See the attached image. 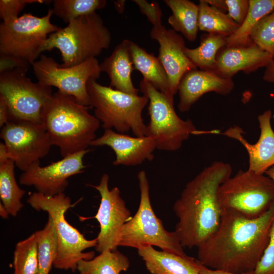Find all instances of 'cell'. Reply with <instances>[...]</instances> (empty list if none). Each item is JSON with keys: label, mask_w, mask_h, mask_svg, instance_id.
<instances>
[{"label": "cell", "mask_w": 274, "mask_h": 274, "mask_svg": "<svg viewBox=\"0 0 274 274\" xmlns=\"http://www.w3.org/2000/svg\"><path fill=\"white\" fill-rule=\"evenodd\" d=\"M218 197L222 210H232L247 218H256L274 203V182L264 174L240 170L220 185Z\"/></svg>", "instance_id": "obj_8"}, {"label": "cell", "mask_w": 274, "mask_h": 274, "mask_svg": "<svg viewBox=\"0 0 274 274\" xmlns=\"http://www.w3.org/2000/svg\"><path fill=\"white\" fill-rule=\"evenodd\" d=\"M111 34L97 13L80 17L50 34L43 52L59 50L63 67H70L96 58L109 47Z\"/></svg>", "instance_id": "obj_4"}, {"label": "cell", "mask_w": 274, "mask_h": 274, "mask_svg": "<svg viewBox=\"0 0 274 274\" xmlns=\"http://www.w3.org/2000/svg\"><path fill=\"white\" fill-rule=\"evenodd\" d=\"M274 182V166L269 168L265 173Z\"/></svg>", "instance_id": "obj_46"}, {"label": "cell", "mask_w": 274, "mask_h": 274, "mask_svg": "<svg viewBox=\"0 0 274 274\" xmlns=\"http://www.w3.org/2000/svg\"><path fill=\"white\" fill-rule=\"evenodd\" d=\"M130 42L125 39L119 43L111 54L99 64V66L101 72L108 75L111 87L126 93L138 95L139 90L134 86L131 77L134 67Z\"/></svg>", "instance_id": "obj_21"}, {"label": "cell", "mask_w": 274, "mask_h": 274, "mask_svg": "<svg viewBox=\"0 0 274 274\" xmlns=\"http://www.w3.org/2000/svg\"><path fill=\"white\" fill-rule=\"evenodd\" d=\"M254 271L255 274H274V219L268 244Z\"/></svg>", "instance_id": "obj_35"}, {"label": "cell", "mask_w": 274, "mask_h": 274, "mask_svg": "<svg viewBox=\"0 0 274 274\" xmlns=\"http://www.w3.org/2000/svg\"><path fill=\"white\" fill-rule=\"evenodd\" d=\"M196 263L199 274H255L254 271L246 273H234L213 269L203 265L197 259H196Z\"/></svg>", "instance_id": "obj_40"}, {"label": "cell", "mask_w": 274, "mask_h": 274, "mask_svg": "<svg viewBox=\"0 0 274 274\" xmlns=\"http://www.w3.org/2000/svg\"><path fill=\"white\" fill-rule=\"evenodd\" d=\"M9 154L15 165L24 172L49 153L53 145L41 123L25 121H10L1 129Z\"/></svg>", "instance_id": "obj_13"}, {"label": "cell", "mask_w": 274, "mask_h": 274, "mask_svg": "<svg viewBox=\"0 0 274 274\" xmlns=\"http://www.w3.org/2000/svg\"><path fill=\"white\" fill-rule=\"evenodd\" d=\"M140 201L134 215L122 227L118 246L136 248L142 246H157L162 251L186 257L180 239L174 231H168L155 215L151 204L149 183L146 172L138 174Z\"/></svg>", "instance_id": "obj_7"}, {"label": "cell", "mask_w": 274, "mask_h": 274, "mask_svg": "<svg viewBox=\"0 0 274 274\" xmlns=\"http://www.w3.org/2000/svg\"><path fill=\"white\" fill-rule=\"evenodd\" d=\"M150 36L159 44L158 57L166 72L170 93L174 96L183 76L197 68L185 53L186 47L182 36L173 29H167L163 25L153 27Z\"/></svg>", "instance_id": "obj_16"}, {"label": "cell", "mask_w": 274, "mask_h": 274, "mask_svg": "<svg viewBox=\"0 0 274 274\" xmlns=\"http://www.w3.org/2000/svg\"><path fill=\"white\" fill-rule=\"evenodd\" d=\"M232 171L230 164L215 161L186 185L173 206L179 219L175 231L183 248L198 247L218 228L222 210L218 191Z\"/></svg>", "instance_id": "obj_2"}, {"label": "cell", "mask_w": 274, "mask_h": 274, "mask_svg": "<svg viewBox=\"0 0 274 274\" xmlns=\"http://www.w3.org/2000/svg\"><path fill=\"white\" fill-rule=\"evenodd\" d=\"M109 180V175L104 174L98 185H89L97 190L101 197L97 212L94 216L100 225L95 247L96 251L100 253L116 250L122 227L131 218L130 212L120 195L119 189L114 187L110 189Z\"/></svg>", "instance_id": "obj_14"}, {"label": "cell", "mask_w": 274, "mask_h": 274, "mask_svg": "<svg viewBox=\"0 0 274 274\" xmlns=\"http://www.w3.org/2000/svg\"><path fill=\"white\" fill-rule=\"evenodd\" d=\"M15 166L14 162L11 159L0 164L1 199L9 214L14 217L23 208L21 200L26 192L17 184Z\"/></svg>", "instance_id": "obj_28"}, {"label": "cell", "mask_w": 274, "mask_h": 274, "mask_svg": "<svg viewBox=\"0 0 274 274\" xmlns=\"http://www.w3.org/2000/svg\"><path fill=\"white\" fill-rule=\"evenodd\" d=\"M53 12L44 16L24 13L16 19L0 25V54L11 56L32 65L43 52L49 36L61 27L50 21Z\"/></svg>", "instance_id": "obj_9"}, {"label": "cell", "mask_w": 274, "mask_h": 274, "mask_svg": "<svg viewBox=\"0 0 274 274\" xmlns=\"http://www.w3.org/2000/svg\"><path fill=\"white\" fill-rule=\"evenodd\" d=\"M114 6L116 10L120 14L123 13L125 7V1H116L114 2Z\"/></svg>", "instance_id": "obj_44"}, {"label": "cell", "mask_w": 274, "mask_h": 274, "mask_svg": "<svg viewBox=\"0 0 274 274\" xmlns=\"http://www.w3.org/2000/svg\"><path fill=\"white\" fill-rule=\"evenodd\" d=\"M9 121V109L3 96L0 95V127L2 128Z\"/></svg>", "instance_id": "obj_39"}, {"label": "cell", "mask_w": 274, "mask_h": 274, "mask_svg": "<svg viewBox=\"0 0 274 274\" xmlns=\"http://www.w3.org/2000/svg\"><path fill=\"white\" fill-rule=\"evenodd\" d=\"M272 112L264 111L258 116L260 134L257 142L249 143L244 137L243 129L236 125L230 127L225 132L217 133L236 140L245 147L249 155L248 169L263 175L274 166V131L271 125Z\"/></svg>", "instance_id": "obj_18"}, {"label": "cell", "mask_w": 274, "mask_h": 274, "mask_svg": "<svg viewBox=\"0 0 274 274\" xmlns=\"http://www.w3.org/2000/svg\"><path fill=\"white\" fill-rule=\"evenodd\" d=\"M13 267V274H38V247L34 233L16 244Z\"/></svg>", "instance_id": "obj_32"}, {"label": "cell", "mask_w": 274, "mask_h": 274, "mask_svg": "<svg viewBox=\"0 0 274 274\" xmlns=\"http://www.w3.org/2000/svg\"><path fill=\"white\" fill-rule=\"evenodd\" d=\"M204 1L210 5L224 12L227 11L225 0H204Z\"/></svg>", "instance_id": "obj_42"}, {"label": "cell", "mask_w": 274, "mask_h": 274, "mask_svg": "<svg viewBox=\"0 0 274 274\" xmlns=\"http://www.w3.org/2000/svg\"><path fill=\"white\" fill-rule=\"evenodd\" d=\"M133 2L138 6L141 12L146 15L153 27L162 25V11L157 2L149 3L146 0H133Z\"/></svg>", "instance_id": "obj_37"}, {"label": "cell", "mask_w": 274, "mask_h": 274, "mask_svg": "<svg viewBox=\"0 0 274 274\" xmlns=\"http://www.w3.org/2000/svg\"><path fill=\"white\" fill-rule=\"evenodd\" d=\"M32 66L38 82L54 86L59 92L72 96L82 105L90 107L87 83L90 79H98L101 72L96 58L74 66L63 67L52 57L41 55Z\"/></svg>", "instance_id": "obj_12"}, {"label": "cell", "mask_w": 274, "mask_h": 274, "mask_svg": "<svg viewBox=\"0 0 274 274\" xmlns=\"http://www.w3.org/2000/svg\"><path fill=\"white\" fill-rule=\"evenodd\" d=\"M89 108L59 91L44 106L42 124L63 157L88 149L96 139L100 122L89 113Z\"/></svg>", "instance_id": "obj_3"}, {"label": "cell", "mask_w": 274, "mask_h": 274, "mask_svg": "<svg viewBox=\"0 0 274 274\" xmlns=\"http://www.w3.org/2000/svg\"><path fill=\"white\" fill-rule=\"evenodd\" d=\"M9 213L2 202L0 203V215L3 219H8Z\"/></svg>", "instance_id": "obj_45"}, {"label": "cell", "mask_w": 274, "mask_h": 274, "mask_svg": "<svg viewBox=\"0 0 274 274\" xmlns=\"http://www.w3.org/2000/svg\"><path fill=\"white\" fill-rule=\"evenodd\" d=\"M273 59L254 43L247 46H225L218 52L212 72L222 78L232 79L239 72L249 74L266 67Z\"/></svg>", "instance_id": "obj_19"}, {"label": "cell", "mask_w": 274, "mask_h": 274, "mask_svg": "<svg viewBox=\"0 0 274 274\" xmlns=\"http://www.w3.org/2000/svg\"><path fill=\"white\" fill-rule=\"evenodd\" d=\"M226 38L219 35L205 34L201 37L199 46L194 49L186 47L185 53L197 68L212 72L215 65L218 52L226 46Z\"/></svg>", "instance_id": "obj_29"}, {"label": "cell", "mask_w": 274, "mask_h": 274, "mask_svg": "<svg viewBox=\"0 0 274 274\" xmlns=\"http://www.w3.org/2000/svg\"><path fill=\"white\" fill-rule=\"evenodd\" d=\"M44 0H1L0 16L3 22H7L16 19L19 13L27 4L48 3Z\"/></svg>", "instance_id": "obj_34"}, {"label": "cell", "mask_w": 274, "mask_h": 274, "mask_svg": "<svg viewBox=\"0 0 274 274\" xmlns=\"http://www.w3.org/2000/svg\"><path fill=\"white\" fill-rule=\"evenodd\" d=\"M263 80L274 84V58L265 67L263 75Z\"/></svg>", "instance_id": "obj_41"}, {"label": "cell", "mask_w": 274, "mask_h": 274, "mask_svg": "<svg viewBox=\"0 0 274 274\" xmlns=\"http://www.w3.org/2000/svg\"><path fill=\"white\" fill-rule=\"evenodd\" d=\"M130 52L134 69L142 74L144 79L174 101L166 72L158 57L148 53L132 41L130 42Z\"/></svg>", "instance_id": "obj_23"}, {"label": "cell", "mask_w": 274, "mask_h": 274, "mask_svg": "<svg viewBox=\"0 0 274 274\" xmlns=\"http://www.w3.org/2000/svg\"><path fill=\"white\" fill-rule=\"evenodd\" d=\"M34 234L38 247V274H49L58 250L57 236L52 218L48 216L44 227Z\"/></svg>", "instance_id": "obj_30"}, {"label": "cell", "mask_w": 274, "mask_h": 274, "mask_svg": "<svg viewBox=\"0 0 274 274\" xmlns=\"http://www.w3.org/2000/svg\"><path fill=\"white\" fill-rule=\"evenodd\" d=\"M52 11L53 14L68 23L80 17L96 12L104 8L106 0H54Z\"/></svg>", "instance_id": "obj_31"}, {"label": "cell", "mask_w": 274, "mask_h": 274, "mask_svg": "<svg viewBox=\"0 0 274 274\" xmlns=\"http://www.w3.org/2000/svg\"><path fill=\"white\" fill-rule=\"evenodd\" d=\"M30 206L37 211L48 213L54 224L57 240L58 250L53 266L57 269H77L78 262L82 259L94 258V252H83L85 250L96 247L97 238L86 239L65 218V213L72 207L71 200L64 193L54 196H46L39 192L32 193L27 199Z\"/></svg>", "instance_id": "obj_6"}, {"label": "cell", "mask_w": 274, "mask_h": 274, "mask_svg": "<svg viewBox=\"0 0 274 274\" xmlns=\"http://www.w3.org/2000/svg\"><path fill=\"white\" fill-rule=\"evenodd\" d=\"M89 151L87 149L67 155L45 166L36 163L23 172L19 183L33 186L38 192L46 196L64 193L68 185V179L84 172L86 166L83 158Z\"/></svg>", "instance_id": "obj_15"}, {"label": "cell", "mask_w": 274, "mask_h": 274, "mask_svg": "<svg viewBox=\"0 0 274 274\" xmlns=\"http://www.w3.org/2000/svg\"><path fill=\"white\" fill-rule=\"evenodd\" d=\"M0 73L19 67H28V65L15 58L0 54Z\"/></svg>", "instance_id": "obj_38"}, {"label": "cell", "mask_w": 274, "mask_h": 274, "mask_svg": "<svg viewBox=\"0 0 274 274\" xmlns=\"http://www.w3.org/2000/svg\"><path fill=\"white\" fill-rule=\"evenodd\" d=\"M8 152L4 143H0V164L9 159Z\"/></svg>", "instance_id": "obj_43"}, {"label": "cell", "mask_w": 274, "mask_h": 274, "mask_svg": "<svg viewBox=\"0 0 274 274\" xmlns=\"http://www.w3.org/2000/svg\"><path fill=\"white\" fill-rule=\"evenodd\" d=\"M138 252L151 274H199L196 259L189 256L158 251L152 246H141Z\"/></svg>", "instance_id": "obj_22"}, {"label": "cell", "mask_w": 274, "mask_h": 274, "mask_svg": "<svg viewBox=\"0 0 274 274\" xmlns=\"http://www.w3.org/2000/svg\"><path fill=\"white\" fill-rule=\"evenodd\" d=\"M228 15L239 26L245 20L249 9V0H225Z\"/></svg>", "instance_id": "obj_36"}, {"label": "cell", "mask_w": 274, "mask_h": 274, "mask_svg": "<svg viewBox=\"0 0 274 274\" xmlns=\"http://www.w3.org/2000/svg\"><path fill=\"white\" fill-rule=\"evenodd\" d=\"M234 87L232 79L222 78L211 71L193 70L182 77L178 87L181 112L188 111L203 94L214 92L221 95L230 93Z\"/></svg>", "instance_id": "obj_20"}, {"label": "cell", "mask_w": 274, "mask_h": 274, "mask_svg": "<svg viewBox=\"0 0 274 274\" xmlns=\"http://www.w3.org/2000/svg\"><path fill=\"white\" fill-rule=\"evenodd\" d=\"M250 37L254 44L274 58V10L256 23Z\"/></svg>", "instance_id": "obj_33"}, {"label": "cell", "mask_w": 274, "mask_h": 274, "mask_svg": "<svg viewBox=\"0 0 274 274\" xmlns=\"http://www.w3.org/2000/svg\"><path fill=\"white\" fill-rule=\"evenodd\" d=\"M90 146L110 147L114 152V165L135 166L144 161H152L156 148L154 140L148 136H131L106 129L103 134L93 140Z\"/></svg>", "instance_id": "obj_17"}, {"label": "cell", "mask_w": 274, "mask_h": 274, "mask_svg": "<svg viewBox=\"0 0 274 274\" xmlns=\"http://www.w3.org/2000/svg\"><path fill=\"white\" fill-rule=\"evenodd\" d=\"M164 3L172 12L168 23L173 29L189 41H194L199 30L198 5L188 0H165Z\"/></svg>", "instance_id": "obj_24"}, {"label": "cell", "mask_w": 274, "mask_h": 274, "mask_svg": "<svg viewBox=\"0 0 274 274\" xmlns=\"http://www.w3.org/2000/svg\"><path fill=\"white\" fill-rule=\"evenodd\" d=\"M274 203L262 216L247 218L222 210L216 231L197 247V260L210 268L230 273L254 271L268 244Z\"/></svg>", "instance_id": "obj_1"}, {"label": "cell", "mask_w": 274, "mask_h": 274, "mask_svg": "<svg viewBox=\"0 0 274 274\" xmlns=\"http://www.w3.org/2000/svg\"><path fill=\"white\" fill-rule=\"evenodd\" d=\"M27 67H19L0 74V95L5 99L10 121L42 124L44 106L53 94L52 87L33 82Z\"/></svg>", "instance_id": "obj_11"}, {"label": "cell", "mask_w": 274, "mask_h": 274, "mask_svg": "<svg viewBox=\"0 0 274 274\" xmlns=\"http://www.w3.org/2000/svg\"><path fill=\"white\" fill-rule=\"evenodd\" d=\"M274 10V0H249V9L244 21L232 35L226 38V46H247L253 43L250 35L252 29L263 17Z\"/></svg>", "instance_id": "obj_26"}, {"label": "cell", "mask_w": 274, "mask_h": 274, "mask_svg": "<svg viewBox=\"0 0 274 274\" xmlns=\"http://www.w3.org/2000/svg\"><path fill=\"white\" fill-rule=\"evenodd\" d=\"M129 264L128 258L119 251H106L92 259L80 260L77 270L80 274H120Z\"/></svg>", "instance_id": "obj_27"}, {"label": "cell", "mask_w": 274, "mask_h": 274, "mask_svg": "<svg viewBox=\"0 0 274 274\" xmlns=\"http://www.w3.org/2000/svg\"><path fill=\"white\" fill-rule=\"evenodd\" d=\"M198 8V25L201 31L227 38L239 27L227 13L210 5L204 0L199 1Z\"/></svg>", "instance_id": "obj_25"}, {"label": "cell", "mask_w": 274, "mask_h": 274, "mask_svg": "<svg viewBox=\"0 0 274 274\" xmlns=\"http://www.w3.org/2000/svg\"><path fill=\"white\" fill-rule=\"evenodd\" d=\"M90 107L105 129L115 128L124 133L131 130L135 136H145L146 125L142 112L149 102L147 95L126 93L102 85L90 79L87 85Z\"/></svg>", "instance_id": "obj_5"}, {"label": "cell", "mask_w": 274, "mask_h": 274, "mask_svg": "<svg viewBox=\"0 0 274 274\" xmlns=\"http://www.w3.org/2000/svg\"><path fill=\"white\" fill-rule=\"evenodd\" d=\"M143 94L149 99V124L145 136L152 138L158 150H179L191 134L197 130L191 120H184L177 114L174 101L143 79L140 84Z\"/></svg>", "instance_id": "obj_10"}]
</instances>
